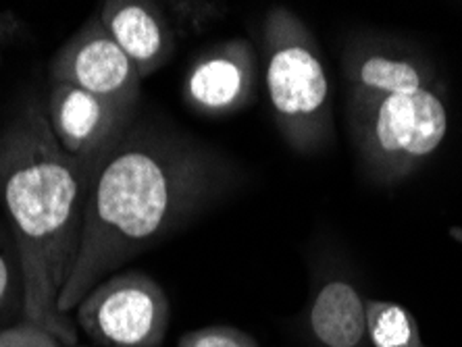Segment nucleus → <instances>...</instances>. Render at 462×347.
<instances>
[{
	"mask_svg": "<svg viewBox=\"0 0 462 347\" xmlns=\"http://www.w3.org/2000/svg\"><path fill=\"white\" fill-rule=\"evenodd\" d=\"M236 181L219 150L169 123L134 121L92 181L59 310L71 316L100 281L215 206Z\"/></svg>",
	"mask_w": 462,
	"mask_h": 347,
	"instance_id": "obj_1",
	"label": "nucleus"
},
{
	"mask_svg": "<svg viewBox=\"0 0 462 347\" xmlns=\"http://www.w3.org/2000/svg\"><path fill=\"white\" fill-rule=\"evenodd\" d=\"M44 108L59 148L94 177L135 121V113L69 84H51Z\"/></svg>",
	"mask_w": 462,
	"mask_h": 347,
	"instance_id": "obj_7",
	"label": "nucleus"
},
{
	"mask_svg": "<svg viewBox=\"0 0 462 347\" xmlns=\"http://www.w3.org/2000/svg\"><path fill=\"white\" fill-rule=\"evenodd\" d=\"M140 78H151L171 60L178 36L162 5L146 0H106L97 11Z\"/></svg>",
	"mask_w": 462,
	"mask_h": 347,
	"instance_id": "obj_9",
	"label": "nucleus"
},
{
	"mask_svg": "<svg viewBox=\"0 0 462 347\" xmlns=\"http://www.w3.org/2000/svg\"><path fill=\"white\" fill-rule=\"evenodd\" d=\"M358 160L377 183H398L436 152L448 132L444 102L431 87L382 98H350Z\"/></svg>",
	"mask_w": 462,
	"mask_h": 347,
	"instance_id": "obj_4",
	"label": "nucleus"
},
{
	"mask_svg": "<svg viewBox=\"0 0 462 347\" xmlns=\"http://www.w3.org/2000/svg\"><path fill=\"white\" fill-rule=\"evenodd\" d=\"M264 86L282 140L298 154H317L334 140V111L321 50L309 25L288 6L263 22Z\"/></svg>",
	"mask_w": 462,
	"mask_h": 347,
	"instance_id": "obj_3",
	"label": "nucleus"
},
{
	"mask_svg": "<svg viewBox=\"0 0 462 347\" xmlns=\"http://www.w3.org/2000/svg\"><path fill=\"white\" fill-rule=\"evenodd\" d=\"M169 321L165 289L142 270L106 277L76 308V326L100 347H159Z\"/></svg>",
	"mask_w": 462,
	"mask_h": 347,
	"instance_id": "obj_5",
	"label": "nucleus"
},
{
	"mask_svg": "<svg viewBox=\"0 0 462 347\" xmlns=\"http://www.w3.org/2000/svg\"><path fill=\"white\" fill-rule=\"evenodd\" d=\"M366 335L373 347H427L409 308L385 299H365Z\"/></svg>",
	"mask_w": 462,
	"mask_h": 347,
	"instance_id": "obj_12",
	"label": "nucleus"
},
{
	"mask_svg": "<svg viewBox=\"0 0 462 347\" xmlns=\"http://www.w3.org/2000/svg\"><path fill=\"white\" fill-rule=\"evenodd\" d=\"M25 275L9 223L0 219V331L23 323Z\"/></svg>",
	"mask_w": 462,
	"mask_h": 347,
	"instance_id": "obj_13",
	"label": "nucleus"
},
{
	"mask_svg": "<svg viewBox=\"0 0 462 347\" xmlns=\"http://www.w3.org/2000/svg\"><path fill=\"white\" fill-rule=\"evenodd\" d=\"M307 329L319 347H366V308L355 285L346 279H328L312 291Z\"/></svg>",
	"mask_w": 462,
	"mask_h": 347,
	"instance_id": "obj_10",
	"label": "nucleus"
},
{
	"mask_svg": "<svg viewBox=\"0 0 462 347\" xmlns=\"http://www.w3.org/2000/svg\"><path fill=\"white\" fill-rule=\"evenodd\" d=\"M67 347H81V345H67Z\"/></svg>",
	"mask_w": 462,
	"mask_h": 347,
	"instance_id": "obj_17",
	"label": "nucleus"
},
{
	"mask_svg": "<svg viewBox=\"0 0 462 347\" xmlns=\"http://www.w3.org/2000/svg\"><path fill=\"white\" fill-rule=\"evenodd\" d=\"M94 175L54 142L44 102L27 100L0 129V202L25 275L23 323L78 345V326L59 310L76 264Z\"/></svg>",
	"mask_w": 462,
	"mask_h": 347,
	"instance_id": "obj_2",
	"label": "nucleus"
},
{
	"mask_svg": "<svg viewBox=\"0 0 462 347\" xmlns=\"http://www.w3.org/2000/svg\"><path fill=\"white\" fill-rule=\"evenodd\" d=\"M0 347H63L49 333L33 324H15L0 331Z\"/></svg>",
	"mask_w": 462,
	"mask_h": 347,
	"instance_id": "obj_16",
	"label": "nucleus"
},
{
	"mask_svg": "<svg viewBox=\"0 0 462 347\" xmlns=\"http://www.w3.org/2000/svg\"><path fill=\"white\" fill-rule=\"evenodd\" d=\"M178 347H261L250 333L229 324H210L180 337Z\"/></svg>",
	"mask_w": 462,
	"mask_h": 347,
	"instance_id": "obj_15",
	"label": "nucleus"
},
{
	"mask_svg": "<svg viewBox=\"0 0 462 347\" xmlns=\"http://www.w3.org/2000/svg\"><path fill=\"white\" fill-rule=\"evenodd\" d=\"M346 78L350 79L352 98H382L427 90L425 71L417 60L383 50L358 52L350 57Z\"/></svg>",
	"mask_w": 462,
	"mask_h": 347,
	"instance_id": "obj_11",
	"label": "nucleus"
},
{
	"mask_svg": "<svg viewBox=\"0 0 462 347\" xmlns=\"http://www.w3.org/2000/svg\"><path fill=\"white\" fill-rule=\"evenodd\" d=\"M258 57L244 38L210 46L192 60L181 86L183 102L205 117H229L253 105Z\"/></svg>",
	"mask_w": 462,
	"mask_h": 347,
	"instance_id": "obj_8",
	"label": "nucleus"
},
{
	"mask_svg": "<svg viewBox=\"0 0 462 347\" xmlns=\"http://www.w3.org/2000/svg\"><path fill=\"white\" fill-rule=\"evenodd\" d=\"M49 78L51 84L76 86L127 113H135L138 108L140 73L106 32L98 13L86 19V23L54 52Z\"/></svg>",
	"mask_w": 462,
	"mask_h": 347,
	"instance_id": "obj_6",
	"label": "nucleus"
},
{
	"mask_svg": "<svg viewBox=\"0 0 462 347\" xmlns=\"http://www.w3.org/2000/svg\"><path fill=\"white\" fill-rule=\"evenodd\" d=\"M162 11L167 13L169 22H171L175 36L181 32H202L213 22H217L226 6L213 3H165Z\"/></svg>",
	"mask_w": 462,
	"mask_h": 347,
	"instance_id": "obj_14",
	"label": "nucleus"
}]
</instances>
